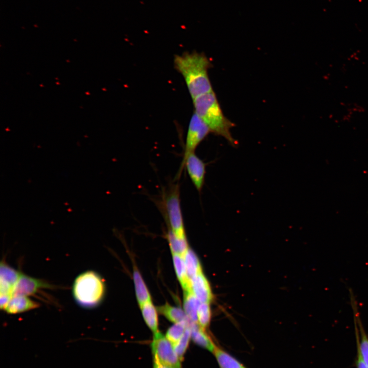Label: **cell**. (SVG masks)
Masks as SVG:
<instances>
[{
    "label": "cell",
    "instance_id": "ac0fdd59",
    "mask_svg": "<svg viewBox=\"0 0 368 368\" xmlns=\"http://www.w3.org/2000/svg\"><path fill=\"white\" fill-rule=\"evenodd\" d=\"M200 302L195 297L192 291H184V311L189 319L197 323V311Z\"/></svg>",
    "mask_w": 368,
    "mask_h": 368
},
{
    "label": "cell",
    "instance_id": "44dd1931",
    "mask_svg": "<svg viewBox=\"0 0 368 368\" xmlns=\"http://www.w3.org/2000/svg\"><path fill=\"white\" fill-rule=\"evenodd\" d=\"M211 319V311L209 303H200L197 311V323L203 329L209 326Z\"/></svg>",
    "mask_w": 368,
    "mask_h": 368
},
{
    "label": "cell",
    "instance_id": "d4e9b609",
    "mask_svg": "<svg viewBox=\"0 0 368 368\" xmlns=\"http://www.w3.org/2000/svg\"><path fill=\"white\" fill-rule=\"evenodd\" d=\"M153 368H171L170 367L163 365L156 360H153Z\"/></svg>",
    "mask_w": 368,
    "mask_h": 368
},
{
    "label": "cell",
    "instance_id": "30bf717a",
    "mask_svg": "<svg viewBox=\"0 0 368 368\" xmlns=\"http://www.w3.org/2000/svg\"><path fill=\"white\" fill-rule=\"evenodd\" d=\"M193 293L200 303H209L213 298L212 290L206 278L202 271L191 279Z\"/></svg>",
    "mask_w": 368,
    "mask_h": 368
},
{
    "label": "cell",
    "instance_id": "5bb4252c",
    "mask_svg": "<svg viewBox=\"0 0 368 368\" xmlns=\"http://www.w3.org/2000/svg\"><path fill=\"white\" fill-rule=\"evenodd\" d=\"M219 368H246L241 362L220 347L213 352Z\"/></svg>",
    "mask_w": 368,
    "mask_h": 368
},
{
    "label": "cell",
    "instance_id": "52a82bcc",
    "mask_svg": "<svg viewBox=\"0 0 368 368\" xmlns=\"http://www.w3.org/2000/svg\"><path fill=\"white\" fill-rule=\"evenodd\" d=\"M21 272L14 269L5 261L0 265V308L5 310L12 296L13 290Z\"/></svg>",
    "mask_w": 368,
    "mask_h": 368
},
{
    "label": "cell",
    "instance_id": "ba28073f",
    "mask_svg": "<svg viewBox=\"0 0 368 368\" xmlns=\"http://www.w3.org/2000/svg\"><path fill=\"white\" fill-rule=\"evenodd\" d=\"M185 167L188 175L197 191L200 193L203 187L206 173V164L195 152L190 153L183 159L180 169Z\"/></svg>",
    "mask_w": 368,
    "mask_h": 368
},
{
    "label": "cell",
    "instance_id": "e0dca14e",
    "mask_svg": "<svg viewBox=\"0 0 368 368\" xmlns=\"http://www.w3.org/2000/svg\"><path fill=\"white\" fill-rule=\"evenodd\" d=\"M133 279L135 287V291L138 303L140 305L151 301L150 293L139 270L134 268Z\"/></svg>",
    "mask_w": 368,
    "mask_h": 368
},
{
    "label": "cell",
    "instance_id": "7c38bea8",
    "mask_svg": "<svg viewBox=\"0 0 368 368\" xmlns=\"http://www.w3.org/2000/svg\"><path fill=\"white\" fill-rule=\"evenodd\" d=\"M189 327L191 339L193 342L213 353L217 346L205 331V329L201 328L198 323L194 322H192Z\"/></svg>",
    "mask_w": 368,
    "mask_h": 368
},
{
    "label": "cell",
    "instance_id": "d6986e66",
    "mask_svg": "<svg viewBox=\"0 0 368 368\" xmlns=\"http://www.w3.org/2000/svg\"><path fill=\"white\" fill-rule=\"evenodd\" d=\"M187 274L191 280L202 271L199 260L195 252L189 248L183 257Z\"/></svg>",
    "mask_w": 368,
    "mask_h": 368
},
{
    "label": "cell",
    "instance_id": "9a60e30c",
    "mask_svg": "<svg viewBox=\"0 0 368 368\" xmlns=\"http://www.w3.org/2000/svg\"><path fill=\"white\" fill-rule=\"evenodd\" d=\"M172 256L176 274L184 291H192L191 280L187 274L183 257L176 254Z\"/></svg>",
    "mask_w": 368,
    "mask_h": 368
},
{
    "label": "cell",
    "instance_id": "8fae6325",
    "mask_svg": "<svg viewBox=\"0 0 368 368\" xmlns=\"http://www.w3.org/2000/svg\"><path fill=\"white\" fill-rule=\"evenodd\" d=\"M39 306V304L29 296L15 295L12 296L4 311L9 314H15L36 309Z\"/></svg>",
    "mask_w": 368,
    "mask_h": 368
},
{
    "label": "cell",
    "instance_id": "3957f363",
    "mask_svg": "<svg viewBox=\"0 0 368 368\" xmlns=\"http://www.w3.org/2000/svg\"><path fill=\"white\" fill-rule=\"evenodd\" d=\"M72 292L75 301L80 306L86 309L94 308L104 297L105 283L98 273L87 270L75 279Z\"/></svg>",
    "mask_w": 368,
    "mask_h": 368
},
{
    "label": "cell",
    "instance_id": "5b68a950",
    "mask_svg": "<svg viewBox=\"0 0 368 368\" xmlns=\"http://www.w3.org/2000/svg\"><path fill=\"white\" fill-rule=\"evenodd\" d=\"M151 349L153 360L171 368H182L173 344L160 332L153 333Z\"/></svg>",
    "mask_w": 368,
    "mask_h": 368
},
{
    "label": "cell",
    "instance_id": "6da1fadb",
    "mask_svg": "<svg viewBox=\"0 0 368 368\" xmlns=\"http://www.w3.org/2000/svg\"><path fill=\"white\" fill-rule=\"evenodd\" d=\"M173 63L183 77L192 100L213 91L208 74L212 64L204 53L193 51L177 54Z\"/></svg>",
    "mask_w": 368,
    "mask_h": 368
},
{
    "label": "cell",
    "instance_id": "9c48e42d",
    "mask_svg": "<svg viewBox=\"0 0 368 368\" xmlns=\"http://www.w3.org/2000/svg\"><path fill=\"white\" fill-rule=\"evenodd\" d=\"M54 288V286L45 281L21 273L13 290L12 296H29L36 294L42 289Z\"/></svg>",
    "mask_w": 368,
    "mask_h": 368
},
{
    "label": "cell",
    "instance_id": "2e32d148",
    "mask_svg": "<svg viewBox=\"0 0 368 368\" xmlns=\"http://www.w3.org/2000/svg\"><path fill=\"white\" fill-rule=\"evenodd\" d=\"M144 319L153 333L158 332L157 311L152 301H148L140 306Z\"/></svg>",
    "mask_w": 368,
    "mask_h": 368
},
{
    "label": "cell",
    "instance_id": "603a6c76",
    "mask_svg": "<svg viewBox=\"0 0 368 368\" xmlns=\"http://www.w3.org/2000/svg\"><path fill=\"white\" fill-rule=\"evenodd\" d=\"M191 339V331L190 327H188L180 340L174 346L177 354L181 360L187 351Z\"/></svg>",
    "mask_w": 368,
    "mask_h": 368
},
{
    "label": "cell",
    "instance_id": "7402d4cb",
    "mask_svg": "<svg viewBox=\"0 0 368 368\" xmlns=\"http://www.w3.org/2000/svg\"><path fill=\"white\" fill-rule=\"evenodd\" d=\"M188 327L183 323H175L168 329L166 336L174 346L181 338Z\"/></svg>",
    "mask_w": 368,
    "mask_h": 368
},
{
    "label": "cell",
    "instance_id": "4fadbf2b",
    "mask_svg": "<svg viewBox=\"0 0 368 368\" xmlns=\"http://www.w3.org/2000/svg\"><path fill=\"white\" fill-rule=\"evenodd\" d=\"M158 311L170 321L175 323H183L190 326L193 322L181 308L174 307L166 303L158 307Z\"/></svg>",
    "mask_w": 368,
    "mask_h": 368
},
{
    "label": "cell",
    "instance_id": "cb8c5ba5",
    "mask_svg": "<svg viewBox=\"0 0 368 368\" xmlns=\"http://www.w3.org/2000/svg\"><path fill=\"white\" fill-rule=\"evenodd\" d=\"M356 368H368L363 361L359 351L357 349V357L356 360Z\"/></svg>",
    "mask_w": 368,
    "mask_h": 368
},
{
    "label": "cell",
    "instance_id": "277c9868",
    "mask_svg": "<svg viewBox=\"0 0 368 368\" xmlns=\"http://www.w3.org/2000/svg\"><path fill=\"white\" fill-rule=\"evenodd\" d=\"M163 203L164 216L171 231L178 238L186 239L179 184H173L168 189L164 194Z\"/></svg>",
    "mask_w": 368,
    "mask_h": 368
},
{
    "label": "cell",
    "instance_id": "8992f818",
    "mask_svg": "<svg viewBox=\"0 0 368 368\" xmlns=\"http://www.w3.org/2000/svg\"><path fill=\"white\" fill-rule=\"evenodd\" d=\"M210 132L208 126L194 111L188 126L182 160L190 153L195 152L198 146Z\"/></svg>",
    "mask_w": 368,
    "mask_h": 368
},
{
    "label": "cell",
    "instance_id": "7a4b0ae2",
    "mask_svg": "<svg viewBox=\"0 0 368 368\" xmlns=\"http://www.w3.org/2000/svg\"><path fill=\"white\" fill-rule=\"evenodd\" d=\"M193 103L194 112L205 123L211 132L224 137L233 146L238 145L231 132L235 124L224 116L213 91L194 99Z\"/></svg>",
    "mask_w": 368,
    "mask_h": 368
},
{
    "label": "cell",
    "instance_id": "ffe728a7",
    "mask_svg": "<svg viewBox=\"0 0 368 368\" xmlns=\"http://www.w3.org/2000/svg\"><path fill=\"white\" fill-rule=\"evenodd\" d=\"M167 239L172 254L183 257L189 248L187 239L178 238L171 230L167 234Z\"/></svg>",
    "mask_w": 368,
    "mask_h": 368
}]
</instances>
